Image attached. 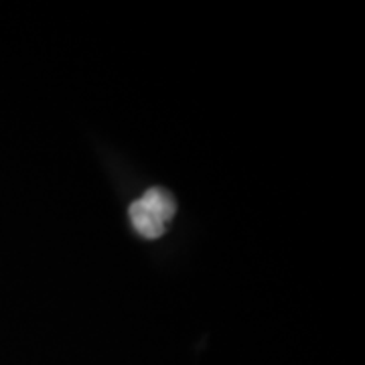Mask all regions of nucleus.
I'll list each match as a JSON object with an SVG mask.
<instances>
[{
    "mask_svg": "<svg viewBox=\"0 0 365 365\" xmlns=\"http://www.w3.org/2000/svg\"><path fill=\"white\" fill-rule=\"evenodd\" d=\"M175 211H177V205L169 191L160 187H153L140 199L132 203L128 215L138 234L146 240H157L167 232V225L173 220Z\"/></svg>",
    "mask_w": 365,
    "mask_h": 365,
    "instance_id": "f257e3e1",
    "label": "nucleus"
}]
</instances>
